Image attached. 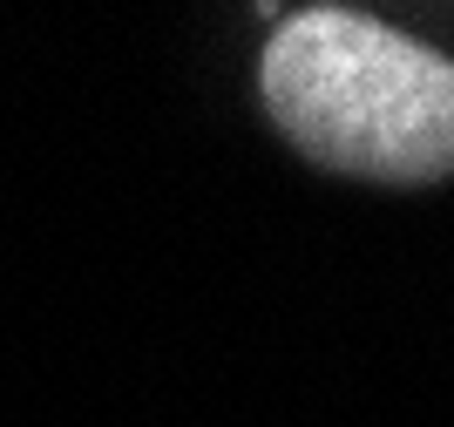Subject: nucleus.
<instances>
[{"label":"nucleus","mask_w":454,"mask_h":427,"mask_svg":"<svg viewBox=\"0 0 454 427\" xmlns=\"http://www.w3.org/2000/svg\"><path fill=\"white\" fill-rule=\"evenodd\" d=\"M265 109L312 163L366 184L454 177V61L353 7H305L265 48Z\"/></svg>","instance_id":"1"}]
</instances>
